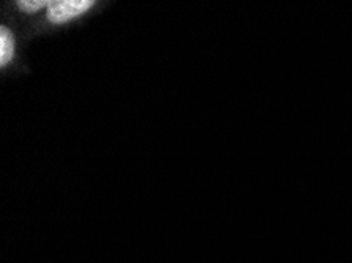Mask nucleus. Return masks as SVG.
<instances>
[{
	"mask_svg": "<svg viewBox=\"0 0 352 263\" xmlns=\"http://www.w3.org/2000/svg\"><path fill=\"white\" fill-rule=\"evenodd\" d=\"M94 5L90 0H57L46 10V21L51 25H65L89 13Z\"/></svg>",
	"mask_w": 352,
	"mask_h": 263,
	"instance_id": "1",
	"label": "nucleus"
},
{
	"mask_svg": "<svg viewBox=\"0 0 352 263\" xmlns=\"http://www.w3.org/2000/svg\"><path fill=\"white\" fill-rule=\"evenodd\" d=\"M14 36L8 27H0V67L7 68L14 58Z\"/></svg>",
	"mask_w": 352,
	"mask_h": 263,
	"instance_id": "2",
	"label": "nucleus"
},
{
	"mask_svg": "<svg viewBox=\"0 0 352 263\" xmlns=\"http://www.w3.org/2000/svg\"><path fill=\"white\" fill-rule=\"evenodd\" d=\"M51 2H47V0H23V2H18L16 3V7L23 14H36L43 12V10H47L50 8Z\"/></svg>",
	"mask_w": 352,
	"mask_h": 263,
	"instance_id": "3",
	"label": "nucleus"
}]
</instances>
